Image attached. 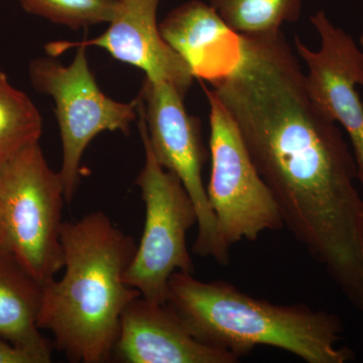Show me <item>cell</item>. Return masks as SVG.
<instances>
[{
	"label": "cell",
	"instance_id": "cell-1",
	"mask_svg": "<svg viewBox=\"0 0 363 363\" xmlns=\"http://www.w3.org/2000/svg\"><path fill=\"white\" fill-rule=\"evenodd\" d=\"M61 243L65 274L44 285L38 326L72 362H112L123 313L142 296L124 281L138 245L101 211L64 222Z\"/></svg>",
	"mask_w": 363,
	"mask_h": 363
},
{
	"label": "cell",
	"instance_id": "cell-2",
	"mask_svg": "<svg viewBox=\"0 0 363 363\" xmlns=\"http://www.w3.org/2000/svg\"><path fill=\"white\" fill-rule=\"evenodd\" d=\"M167 304L193 337L236 358L257 346L292 353L308 363H345L352 351L338 348L343 325L335 315L305 305H276L223 281L206 283L191 272L169 279Z\"/></svg>",
	"mask_w": 363,
	"mask_h": 363
},
{
	"label": "cell",
	"instance_id": "cell-3",
	"mask_svg": "<svg viewBox=\"0 0 363 363\" xmlns=\"http://www.w3.org/2000/svg\"><path fill=\"white\" fill-rule=\"evenodd\" d=\"M65 193L40 142L0 162V228L6 252L43 286L64 267Z\"/></svg>",
	"mask_w": 363,
	"mask_h": 363
},
{
	"label": "cell",
	"instance_id": "cell-4",
	"mask_svg": "<svg viewBox=\"0 0 363 363\" xmlns=\"http://www.w3.org/2000/svg\"><path fill=\"white\" fill-rule=\"evenodd\" d=\"M138 118L145 164L135 184L145 203V220L142 238L124 274V281L143 298L167 303L172 274L176 272L194 274L187 248V233L198 223L197 210L178 176L162 168L152 154L140 100Z\"/></svg>",
	"mask_w": 363,
	"mask_h": 363
},
{
	"label": "cell",
	"instance_id": "cell-5",
	"mask_svg": "<svg viewBox=\"0 0 363 363\" xmlns=\"http://www.w3.org/2000/svg\"><path fill=\"white\" fill-rule=\"evenodd\" d=\"M76 49L75 58L68 66L52 56L33 59L28 65L30 84L54 100L62 143L59 175L67 203L77 192L83 155L93 138L104 131L130 135L138 116V98L123 104L106 96L90 70L87 48Z\"/></svg>",
	"mask_w": 363,
	"mask_h": 363
},
{
	"label": "cell",
	"instance_id": "cell-6",
	"mask_svg": "<svg viewBox=\"0 0 363 363\" xmlns=\"http://www.w3.org/2000/svg\"><path fill=\"white\" fill-rule=\"evenodd\" d=\"M209 104L211 177L207 196L227 247L255 241L267 230L285 227L278 203L259 175L233 118L212 90Z\"/></svg>",
	"mask_w": 363,
	"mask_h": 363
},
{
	"label": "cell",
	"instance_id": "cell-7",
	"mask_svg": "<svg viewBox=\"0 0 363 363\" xmlns=\"http://www.w3.org/2000/svg\"><path fill=\"white\" fill-rule=\"evenodd\" d=\"M138 97L152 154L162 168L178 176L197 210L198 233L193 252L226 266L230 247L222 240L203 184L208 152L199 119L188 113L184 104L186 96L167 81L145 77Z\"/></svg>",
	"mask_w": 363,
	"mask_h": 363
},
{
	"label": "cell",
	"instance_id": "cell-8",
	"mask_svg": "<svg viewBox=\"0 0 363 363\" xmlns=\"http://www.w3.org/2000/svg\"><path fill=\"white\" fill-rule=\"evenodd\" d=\"M310 21L321 40L320 49L313 51L295 37L296 51L308 68V93L318 108L350 135L363 186V104L357 90L358 85L363 87V52L325 11H318Z\"/></svg>",
	"mask_w": 363,
	"mask_h": 363
},
{
	"label": "cell",
	"instance_id": "cell-9",
	"mask_svg": "<svg viewBox=\"0 0 363 363\" xmlns=\"http://www.w3.org/2000/svg\"><path fill=\"white\" fill-rule=\"evenodd\" d=\"M161 0H116L109 26L94 39L56 42L45 45L48 54L58 56L72 48L98 47L112 58L140 69L145 77L167 81L186 96L194 74L180 55L164 40L157 21Z\"/></svg>",
	"mask_w": 363,
	"mask_h": 363
},
{
	"label": "cell",
	"instance_id": "cell-10",
	"mask_svg": "<svg viewBox=\"0 0 363 363\" xmlns=\"http://www.w3.org/2000/svg\"><path fill=\"white\" fill-rule=\"evenodd\" d=\"M112 359L123 363H235L226 351L193 337L167 303L143 296L131 301L121 319Z\"/></svg>",
	"mask_w": 363,
	"mask_h": 363
},
{
	"label": "cell",
	"instance_id": "cell-11",
	"mask_svg": "<svg viewBox=\"0 0 363 363\" xmlns=\"http://www.w3.org/2000/svg\"><path fill=\"white\" fill-rule=\"evenodd\" d=\"M159 26L162 37L187 62L195 78L210 81L226 70L225 43L238 35L210 4L189 0Z\"/></svg>",
	"mask_w": 363,
	"mask_h": 363
},
{
	"label": "cell",
	"instance_id": "cell-12",
	"mask_svg": "<svg viewBox=\"0 0 363 363\" xmlns=\"http://www.w3.org/2000/svg\"><path fill=\"white\" fill-rule=\"evenodd\" d=\"M44 286L11 253H0V337L38 363L51 362L52 343L38 326Z\"/></svg>",
	"mask_w": 363,
	"mask_h": 363
},
{
	"label": "cell",
	"instance_id": "cell-13",
	"mask_svg": "<svg viewBox=\"0 0 363 363\" xmlns=\"http://www.w3.org/2000/svg\"><path fill=\"white\" fill-rule=\"evenodd\" d=\"M43 119L30 98L14 87L0 68V162L39 143Z\"/></svg>",
	"mask_w": 363,
	"mask_h": 363
},
{
	"label": "cell",
	"instance_id": "cell-14",
	"mask_svg": "<svg viewBox=\"0 0 363 363\" xmlns=\"http://www.w3.org/2000/svg\"><path fill=\"white\" fill-rule=\"evenodd\" d=\"M209 4L235 35H262L297 23L303 0H210Z\"/></svg>",
	"mask_w": 363,
	"mask_h": 363
},
{
	"label": "cell",
	"instance_id": "cell-15",
	"mask_svg": "<svg viewBox=\"0 0 363 363\" xmlns=\"http://www.w3.org/2000/svg\"><path fill=\"white\" fill-rule=\"evenodd\" d=\"M30 14L72 30L90 28L112 20L116 0H20Z\"/></svg>",
	"mask_w": 363,
	"mask_h": 363
},
{
	"label": "cell",
	"instance_id": "cell-16",
	"mask_svg": "<svg viewBox=\"0 0 363 363\" xmlns=\"http://www.w3.org/2000/svg\"><path fill=\"white\" fill-rule=\"evenodd\" d=\"M0 363H38L35 358L13 344L0 341Z\"/></svg>",
	"mask_w": 363,
	"mask_h": 363
},
{
	"label": "cell",
	"instance_id": "cell-17",
	"mask_svg": "<svg viewBox=\"0 0 363 363\" xmlns=\"http://www.w3.org/2000/svg\"><path fill=\"white\" fill-rule=\"evenodd\" d=\"M7 252L6 247H4V238H2L1 228H0V253Z\"/></svg>",
	"mask_w": 363,
	"mask_h": 363
},
{
	"label": "cell",
	"instance_id": "cell-18",
	"mask_svg": "<svg viewBox=\"0 0 363 363\" xmlns=\"http://www.w3.org/2000/svg\"><path fill=\"white\" fill-rule=\"evenodd\" d=\"M360 45H362V47L363 48V30L362 35H360Z\"/></svg>",
	"mask_w": 363,
	"mask_h": 363
}]
</instances>
